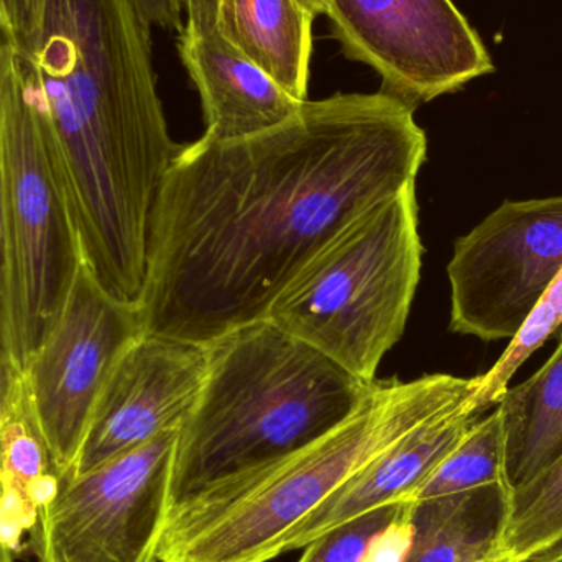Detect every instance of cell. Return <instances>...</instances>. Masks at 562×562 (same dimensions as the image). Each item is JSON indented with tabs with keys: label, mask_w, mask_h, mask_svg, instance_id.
<instances>
[{
	"label": "cell",
	"mask_w": 562,
	"mask_h": 562,
	"mask_svg": "<svg viewBox=\"0 0 562 562\" xmlns=\"http://www.w3.org/2000/svg\"><path fill=\"white\" fill-rule=\"evenodd\" d=\"M426 154L415 108L385 91L339 92L262 134L181 145L151 224L145 333L210 344L266 319L334 234L416 184Z\"/></svg>",
	"instance_id": "1"
},
{
	"label": "cell",
	"mask_w": 562,
	"mask_h": 562,
	"mask_svg": "<svg viewBox=\"0 0 562 562\" xmlns=\"http://www.w3.org/2000/svg\"><path fill=\"white\" fill-rule=\"evenodd\" d=\"M72 243L98 272L147 262L171 140L137 0H42L13 40Z\"/></svg>",
	"instance_id": "2"
},
{
	"label": "cell",
	"mask_w": 562,
	"mask_h": 562,
	"mask_svg": "<svg viewBox=\"0 0 562 562\" xmlns=\"http://www.w3.org/2000/svg\"><path fill=\"white\" fill-rule=\"evenodd\" d=\"M206 346V382L178 435L168 525L217 504L342 425L375 383L267 317Z\"/></svg>",
	"instance_id": "3"
},
{
	"label": "cell",
	"mask_w": 562,
	"mask_h": 562,
	"mask_svg": "<svg viewBox=\"0 0 562 562\" xmlns=\"http://www.w3.org/2000/svg\"><path fill=\"white\" fill-rule=\"evenodd\" d=\"M481 375L375 380L342 425L198 514L171 521L160 562H269L337 488L416 426L464 405Z\"/></svg>",
	"instance_id": "4"
},
{
	"label": "cell",
	"mask_w": 562,
	"mask_h": 562,
	"mask_svg": "<svg viewBox=\"0 0 562 562\" xmlns=\"http://www.w3.org/2000/svg\"><path fill=\"white\" fill-rule=\"evenodd\" d=\"M416 184L334 234L281 290L267 319L363 382L402 339L422 277Z\"/></svg>",
	"instance_id": "5"
},
{
	"label": "cell",
	"mask_w": 562,
	"mask_h": 562,
	"mask_svg": "<svg viewBox=\"0 0 562 562\" xmlns=\"http://www.w3.org/2000/svg\"><path fill=\"white\" fill-rule=\"evenodd\" d=\"M0 178V363L5 390L25 372L75 262L38 119L10 42L3 63Z\"/></svg>",
	"instance_id": "6"
},
{
	"label": "cell",
	"mask_w": 562,
	"mask_h": 562,
	"mask_svg": "<svg viewBox=\"0 0 562 562\" xmlns=\"http://www.w3.org/2000/svg\"><path fill=\"white\" fill-rule=\"evenodd\" d=\"M72 250L75 262L58 310L25 372L13 382L22 386L30 418L59 479L75 465L109 373L145 333L140 307L112 296L85 256Z\"/></svg>",
	"instance_id": "7"
},
{
	"label": "cell",
	"mask_w": 562,
	"mask_h": 562,
	"mask_svg": "<svg viewBox=\"0 0 562 562\" xmlns=\"http://www.w3.org/2000/svg\"><path fill=\"white\" fill-rule=\"evenodd\" d=\"M180 429L59 479L30 531L36 561L157 562Z\"/></svg>",
	"instance_id": "8"
},
{
	"label": "cell",
	"mask_w": 562,
	"mask_h": 562,
	"mask_svg": "<svg viewBox=\"0 0 562 562\" xmlns=\"http://www.w3.org/2000/svg\"><path fill=\"white\" fill-rule=\"evenodd\" d=\"M562 270V196L505 201L458 239L448 266L451 330L515 339Z\"/></svg>",
	"instance_id": "9"
},
{
	"label": "cell",
	"mask_w": 562,
	"mask_h": 562,
	"mask_svg": "<svg viewBox=\"0 0 562 562\" xmlns=\"http://www.w3.org/2000/svg\"><path fill=\"white\" fill-rule=\"evenodd\" d=\"M344 55L372 68L412 108L495 71L477 30L452 0H326Z\"/></svg>",
	"instance_id": "10"
},
{
	"label": "cell",
	"mask_w": 562,
	"mask_h": 562,
	"mask_svg": "<svg viewBox=\"0 0 562 562\" xmlns=\"http://www.w3.org/2000/svg\"><path fill=\"white\" fill-rule=\"evenodd\" d=\"M207 362L206 344L142 333L109 373L68 475L180 429L203 392Z\"/></svg>",
	"instance_id": "11"
},
{
	"label": "cell",
	"mask_w": 562,
	"mask_h": 562,
	"mask_svg": "<svg viewBox=\"0 0 562 562\" xmlns=\"http://www.w3.org/2000/svg\"><path fill=\"white\" fill-rule=\"evenodd\" d=\"M481 418L471 398L403 435L290 531L281 544L283 553L307 547L330 528L373 508L409 502Z\"/></svg>",
	"instance_id": "12"
},
{
	"label": "cell",
	"mask_w": 562,
	"mask_h": 562,
	"mask_svg": "<svg viewBox=\"0 0 562 562\" xmlns=\"http://www.w3.org/2000/svg\"><path fill=\"white\" fill-rule=\"evenodd\" d=\"M180 55L203 104L214 142L262 134L293 117L304 102L288 94L263 69L240 55L217 32L181 30Z\"/></svg>",
	"instance_id": "13"
},
{
	"label": "cell",
	"mask_w": 562,
	"mask_h": 562,
	"mask_svg": "<svg viewBox=\"0 0 562 562\" xmlns=\"http://www.w3.org/2000/svg\"><path fill=\"white\" fill-rule=\"evenodd\" d=\"M314 15L300 0H220L216 29L297 101H307Z\"/></svg>",
	"instance_id": "14"
},
{
	"label": "cell",
	"mask_w": 562,
	"mask_h": 562,
	"mask_svg": "<svg viewBox=\"0 0 562 562\" xmlns=\"http://www.w3.org/2000/svg\"><path fill=\"white\" fill-rule=\"evenodd\" d=\"M510 491L488 485L412 502V548L406 562H481L498 557Z\"/></svg>",
	"instance_id": "15"
},
{
	"label": "cell",
	"mask_w": 562,
	"mask_h": 562,
	"mask_svg": "<svg viewBox=\"0 0 562 562\" xmlns=\"http://www.w3.org/2000/svg\"><path fill=\"white\" fill-rule=\"evenodd\" d=\"M558 339L560 346L550 360L497 403L510 494L562 454V334Z\"/></svg>",
	"instance_id": "16"
},
{
	"label": "cell",
	"mask_w": 562,
	"mask_h": 562,
	"mask_svg": "<svg viewBox=\"0 0 562 562\" xmlns=\"http://www.w3.org/2000/svg\"><path fill=\"white\" fill-rule=\"evenodd\" d=\"M59 477L26 408L20 383L3 390L0 422V533L19 550L40 507L55 494Z\"/></svg>",
	"instance_id": "17"
},
{
	"label": "cell",
	"mask_w": 562,
	"mask_h": 562,
	"mask_svg": "<svg viewBox=\"0 0 562 562\" xmlns=\"http://www.w3.org/2000/svg\"><path fill=\"white\" fill-rule=\"evenodd\" d=\"M561 541L562 454L537 477L512 492L497 554L515 562H530Z\"/></svg>",
	"instance_id": "18"
},
{
	"label": "cell",
	"mask_w": 562,
	"mask_h": 562,
	"mask_svg": "<svg viewBox=\"0 0 562 562\" xmlns=\"http://www.w3.org/2000/svg\"><path fill=\"white\" fill-rule=\"evenodd\" d=\"M488 485H504L508 488L505 477L504 425L497 408L472 426L465 438L416 488L409 502L459 494Z\"/></svg>",
	"instance_id": "19"
},
{
	"label": "cell",
	"mask_w": 562,
	"mask_h": 562,
	"mask_svg": "<svg viewBox=\"0 0 562 562\" xmlns=\"http://www.w3.org/2000/svg\"><path fill=\"white\" fill-rule=\"evenodd\" d=\"M561 324L562 270L530 319L521 327L517 337L510 340L497 363L487 373L481 375V385L472 396V405L477 412L482 413L492 406H497L502 395L508 390L512 376L551 336L557 334Z\"/></svg>",
	"instance_id": "20"
},
{
	"label": "cell",
	"mask_w": 562,
	"mask_h": 562,
	"mask_svg": "<svg viewBox=\"0 0 562 562\" xmlns=\"http://www.w3.org/2000/svg\"><path fill=\"white\" fill-rule=\"evenodd\" d=\"M405 502L382 505L330 528L307 544L300 562H366L370 544L405 508Z\"/></svg>",
	"instance_id": "21"
},
{
	"label": "cell",
	"mask_w": 562,
	"mask_h": 562,
	"mask_svg": "<svg viewBox=\"0 0 562 562\" xmlns=\"http://www.w3.org/2000/svg\"><path fill=\"white\" fill-rule=\"evenodd\" d=\"M409 510H412V502H406L402 514L376 535L375 540L370 544L366 562H406L413 540Z\"/></svg>",
	"instance_id": "22"
},
{
	"label": "cell",
	"mask_w": 562,
	"mask_h": 562,
	"mask_svg": "<svg viewBox=\"0 0 562 562\" xmlns=\"http://www.w3.org/2000/svg\"><path fill=\"white\" fill-rule=\"evenodd\" d=\"M151 25L165 30H183L184 0H137Z\"/></svg>",
	"instance_id": "23"
},
{
	"label": "cell",
	"mask_w": 562,
	"mask_h": 562,
	"mask_svg": "<svg viewBox=\"0 0 562 562\" xmlns=\"http://www.w3.org/2000/svg\"><path fill=\"white\" fill-rule=\"evenodd\" d=\"M217 3L220 0H184L188 19L183 29L207 30L216 26Z\"/></svg>",
	"instance_id": "24"
},
{
	"label": "cell",
	"mask_w": 562,
	"mask_h": 562,
	"mask_svg": "<svg viewBox=\"0 0 562 562\" xmlns=\"http://www.w3.org/2000/svg\"><path fill=\"white\" fill-rule=\"evenodd\" d=\"M13 25V40L29 32L38 15L42 0H5ZM12 40V42H13Z\"/></svg>",
	"instance_id": "25"
},
{
	"label": "cell",
	"mask_w": 562,
	"mask_h": 562,
	"mask_svg": "<svg viewBox=\"0 0 562 562\" xmlns=\"http://www.w3.org/2000/svg\"><path fill=\"white\" fill-rule=\"evenodd\" d=\"M7 42L0 38V157H2V82H3V63H5ZM2 183V178H0ZM2 193V191H0ZM3 418V379L2 363H0V422Z\"/></svg>",
	"instance_id": "26"
},
{
	"label": "cell",
	"mask_w": 562,
	"mask_h": 562,
	"mask_svg": "<svg viewBox=\"0 0 562 562\" xmlns=\"http://www.w3.org/2000/svg\"><path fill=\"white\" fill-rule=\"evenodd\" d=\"M0 38L5 40V42H12L13 40V25L5 0H0Z\"/></svg>",
	"instance_id": "27"
},
{
	"label": "cell",
	"mask_w": 562,
	"mask_h": 562,
	"mask_svg": "<svg viewBox=\"0 0 562 562\" xmlns=\"http://www.w3.org/2000/svg\"><path fill=\"white\" fill-rule=\"evenodd\" d=\"M15 553L16 548L10 544L9 541L3 538V535L0 533V562H13Z\"/></svg>",
	"instance_id": "28"
},
{
	"label": "cell",
	"mask_w": 562,
	"mask_h": 562,
	"mask_svg": "<svg viewBox=\"0 0 562 562\" xmlns=\"http://www.w3.org/2000/svg\"><path fill=\"white\" fill-rule=\"evenodd\" d=\"M314 16L324 13L326 15V0H300Z\"/></svg>",
	"instance_id": "29"
},
{
	"label": "cell",
	"mask_w": 562,
	"mask_h": 562,
	"mask_svg": "<svg viewBox=\"0 0 562 562\" xmlns=\"http://www.w3.org/2000/svg\"><path fill=\"white\" fill-rule=\"evenodd\" d=\"M530 562H562V541L553 550L544 553L543 557L537 558V560Z\"/></svg>",
	"instance_id": "30"
},
{
	"label": "cell",
	"mask_w": 562,
	"mask_h": 562,
	"mask_svg": "<svg viewBox=\"0 0 562 562\" xmlns=\"http://www.w3.org/2000/svg\"><path fill=\"white\" fill-rule=\"evenodd\" d=\"M481 562H515V561L507 560V558H504V557H494V558H488V560L481 561Z\"/></svg>",
	"instance_id": "31"
},
{
	"label": "cell",
	"mask_w": 562,
	"mask_h": 562,
	"mask_svg": "<svg viewBox=\"0 0 562 562\" xmlns=\"http://www.w3.org/2000/svg\"><path fill=\"white\" fill-rule=\"evenodd\" d=\"M561 334H562V324H561L560 329L557 330V334H554V337H560Z\"/></svg>",
	"instance_id": "32"
}]
</instances>
